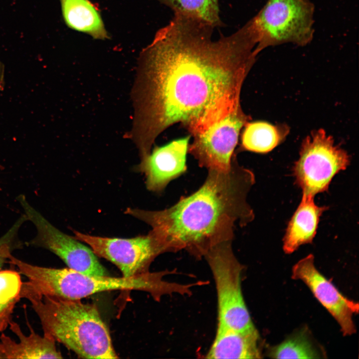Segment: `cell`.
<instances>
[{
    "mask_svg": "<svg viewBox=\"0 0 359 359\" xmlns=\"http://www.w3.org/2000/svg\"><path fill=\"white\" fill-rule=\"evenodd\" d=\"M38 317L43 335L74 352L79 358L118 359L109 331L95 304L81 299L20 291Z\"/></svg>",
    "mask_w": 359,
    "mask_h": 359,
    "instance_id": "cell-3",
    "label": "cell"
},
{
    "mask_svg": "<svg viewBox=\"0 0 359 359\" xmlns=\"http://www.w3.org/2000/svg\"><path fill=\"white\" fill-rule=\"evenodd\" d=\"M258 333H247L218 325L207 359H259Z\"/></svg>",
    "mask_w": 359,
    "mask_h": 359,
    "instance_id": "cell-14",
    "label": "cell"
},
{
    "mask_svg": "<svg viewBox=\"0 0 359 359\" xmlns=\"http://www.w3.org/2000/svg\"><path fill=\"white\" fill-rule=\"evenodd\" d=\"M22 282L19 274L14 271H0V332L12 321L16 304L21 298Z\"/></svg>",
    "mask_w": 359,
    "mask_h": 359,
    "instance_id": "cell-20",
    "label": "cell"
},
{
    "mask_svg": "<svg viewBox=\"0 0 359 359\" xmlns=\"http://www.w3.org/2000/svg\"><path fill=\"white\" fill-rule=\"evenodd\" d=\"M287 128L266 122H247L241 138L243 149L258 153L272 150L283 140Z\"/></svg>",
    "mask_w": 359,
    "mask_h": 359,
    "instance_id": "cell-17",
    "label": "cell"
},
{
    "mask_svg": "<svg viewBox=\"0 0 359 359\" xmlns=\"http://www.w3.org/2000/svg\"><path fill=\"white\" fill-rule=\"evenodd\" d=\"M0 359H2V356H1V354H0Z\"/></svg>",
    "mask_w": 359,
    "mask_h": 359,
    "instance_id": "cell-24",
    "label": "cell"
},
{
    "mask_svg": "<svg viewBox=\"0 0 359 359\" xmlns=\"http://www.w3.org/2000/svg\"><path fill=\"white\" fill-rule=\"evenodd\" d=\"M232 241L218 243L204 255L215 281L218 325L247 333H258L246 305L241 289L243 266L234 255Z\"/></svg>",
    "mask_w": 359,
    "mask_h": 359,
    "instance_id": "cell-6",
    "label": "cell"
},
{
    "mask_svg": "<svg viewBox=\"0 0 359 359\" xmlns=\"http://www.w3.org/2000/svg\"><path fill=\"white\" fill-rule=\"evenodd\" d=\"M5 68L3 63L0 60V91L4 89L5 86Z\"/></svg>",
    "mask_w": 359,
    "mask_h": 359,
    "instance_id": "cell-22",
    "label": "cell"
},
{
    "mask_svg": "<svg viewBox=\"0 0 359 359\" xmlns=\"http://www.w3.org/2000/svg\"><path fill=\"white\" fill-rule=\"evenodd\" d=\"M292 278L302 281L308 287L315 298L337 321L343 335L351 336L356 333L353 316L359 313V304L344 296L318 270L312 254L294 265Z\"/></svg>",
    "mask_w": 359,
    "mask_h": 359,
    "instance_id": "cell-11",
    "label": "cell"
},
{
    "mask_svg": "<svg viewBox=\"0 0 359 359\" xmlns=\"http://www.w3.org/2000/svg\"><path fill=\"white\" fill-rule=\"evenodd\" d=\"M190 136L156 147L136 167L144 174L149 190L161 192L168 184L186 171V156Z\"/></svg>",
    "mask_w": 359,
    "mask_h": 359,
    "instance_id": "cell-12",
    "label": "cell"
},
{
    "mask_svg": "<svg viewBox=\"0 0 359 359\" xmlns=\"http://www.w3.org/2000/svg\"><path fill=\"white\" fill-rule=\"evenodd\" d=\"M248 120L241 106L238 107L203 133L193 137L188 152L200 167L208 170H228L240 131Z\"/></svg>",
    "mask_w": 359,
    "mask_h": 359,
    "instance_id": "cell-10",
    "label": "cell"
},
{
    "mask_svg": "<svg viewBox=\"0 0 359 359\" xmlns=\"http://www.w3.org/2000/svg\"><path fill=\"white\" fill-rule=\"evenodd\" d=\"M27 220L26 216L23 214L0 237V271L4 264L8 260V257L12 252L21 247L22 243L18 238V231L22 224Z\"/></svg>",
    "mask_w": 359,
    "mask_h": 359,
    "instance_id": "cell-21",
    "label": "cell"
},
{
    "mask_svg": "<svg viewBox=\"0 0 359 359\" xmlns=\"http://www.w3.org/2000/svg\"><path fill=\"white\" fill-rule=\"evenodd\" d=\"M314 13L309 0H267L250 20L257 37L256 53L282 44L309 43L314 32Z\"/></svg>",
    "mask_w": 359,
    "mask_h": 359,
    "instance_id": "cell-5",
    "label": "cell"
},
{
    "mask_svg": "<svg viewBox=\"0 0 359 359\" xmlns=\"http://www.w3.org/2000/svg\"><path fill=\"white\" fill-rule=\"evenodd\" d=\"M60 0L63 18L68 27L96 39L108 37L99 12L88 0Z\"/></svg>",
    "mask_w": 359,
    "mask_h": 359,
    "instance_id": "cell-16",
    "label": "cell"
},
{
    "mask_svg": "<svg viewBox=\"0 0 359 359\" xmlns=\"http://www.w3.org/2000/svg\"><path fill=\"white\" fill-rule=\"evenodd\" d=\"M314 197L303 195L289 222L283 240V250L287 254L293 253L301 245L311 243L315 236L320 217L327 208L317 205Z\"/></svg>",
    "mask_w": 359,
    "mask_h": 359,
    "instance_id": "cell-15",
    "label": "cell"
},
{
    "mask_svg": "<svg viewBox=\"0 0 359 359\" xmlns=\"http://www.w3.org/2000/svg\"><path fill=\"white\" fill-rule=\"evenodd\" d=\"M11 263L28 281L24 291L41 296L81 299L95 293L113 290H139L152 295L156 300L177 293L179 284L163 279L165 271H148L131 277H114L84 274L70 268H53L34 265L15 257Z\"/></svg>",
    "mask_w": 359,
    "mask_h": 359,
    "instance_id": "cell-4",
    "label": "cell"
},
{
    "mask_svg": "<svg viewBox=\"0 0 359 359\" xmlns=\"http://www.w3.org/2000/svg\"><path fill=\"white\" fill-rule=\"evenodd\" d=\"M268 355L275 359H319L325 355L315 345L307 328H302L280 344L269 349Z\"/></svg>",
    "mask_w": 359,
    "mask_h": 359,
    "instance_id": "cell-18",
    "label": "cell"
},
{
    "mask_svg": "<svg viewBox=\"0 0 359 359\" xmlns=\"http://www.w3.org/2000/svg\"><path fill=\"white\" fill-rule=\"evenodd\" d=\"M170 8L174 15L203 21L214 27L223 26L218 0H157Z\"/></svg>",
    "mask_w": 359,
    "mask_h": 359,
    "instance_id": "cell-19",
    "label": "cell"
},
{
    "mask_svg": "<svg viewBox=\"0 0 359 359\" xmlns=\"http://www.w3.org/2000/svg\"><path fill=\"white\" fill-rule=\"evenodd\" d=\"M74 234L76 239L88 244L97 256L115 265L124 277L149 271L152 262L163 253L150 232L130 238L97 236L77 231Z\"/></svg>",
    "mask_w": 359,
    "mask_h": 359,
    "instance_id": "cell-9",
    "label": "cell"
},
{
    "mask_svg": "<svg viewBox=\"0 0 359 359\" xmlns=\"http://www.w3.org/2000/svg\"><path fill=\"white\" fill-rule=\"evenodd\" d=\"M17 200L27 220L36 229V235L27 242L28 245L49 250L62 259L69 268L76 271L91 275H108L90 248L54 226L28 202L24 195H18Z\"/></svg>",
    "mask_w": 359,
    "mask_h": 359,
    "instance_id": "cell-8",
    "label": "cell"
},
{
    "mask_svg": "<svg viewBox=\"0 0 359 359\" xmlns=\"http://www.w3.org/2000/svg\"><path fill=\"white\" fill-rule=\"evenodd\" d=\"M29 335H25L19 326L11 321L10 329L18 338L16 342L2 334L0 337V353L2 359H62L52 338L36 333L28 324Z\"/></svg>",
    "mask_w": 359,
    "mask_h": 359,
    "instance_id": "cell-13",
    "label": "cell"
},
{
    "mask_svg": "<svg viewBox=\"0 0 359 359\" xmlns=\"http://www.w3.org/2000/svg\"><path fill=\"white\" fill-rule=\"evenodd\" d=\"M349 163L347 153L324 130H318L303 141L293 168L296 183L303 195L314 197L326 191L334 176Z\"/></svg>",
    "mask_w": 359,
    "mask_h": 359,
    "instance_id": "cell-7",
    "label": "cell"
},
{
    "mask_svg": "<svg viewBox=\"0 0 359 359\" xmlns=\"http://www.w3.org/2000/svg\"><path fill=\"white\" fill-rule=\"evenodd\" d=\"M255 182L253 173L235 156L227 171L208 170L202 185L171 207L159 211L127 208L126 214L152 227L150 233L163 253L184 249L204 256L215 245L232 241L236 225L251 222L254 213L246 200Z\"/></svg>",
    "mask_w": 359,
    "mask_h": 359,
    "instance_id": "cell-2",
    "label": "cell"
},
{
    "mask_svg": "<svg viewBox=\"0 0 359 359\" xmlns=\"http://www.w3.org/2000/svg\"><path fill=\"white\" fill-rule=\"evenodd\" d=\"M3 167L0 164V170L3 169Z\"/></svg>",
    "mask_w": 359,
    "mask_h": 359,
    "instance_id": "cell-23",
    "label": "cell"
},
{
    "mask_svg": "<svg viewBox=\"0 0 359 359\" xmlns=\"http://www.w3.org/2000/svg\"><path fill=\"white\" fill-rule=\"evenodd\" d=\"M214 28L174 15L141 52L128 134L141 159L174 124L194 137L240 106L242 86L257 55L255 35L248 22L217 39Z\"/></svg>",
    "mask_w": 359,
    "mask_h": 359,
    "instance_id": "cell-1",
    "label": "cell"
}]
</instances>
